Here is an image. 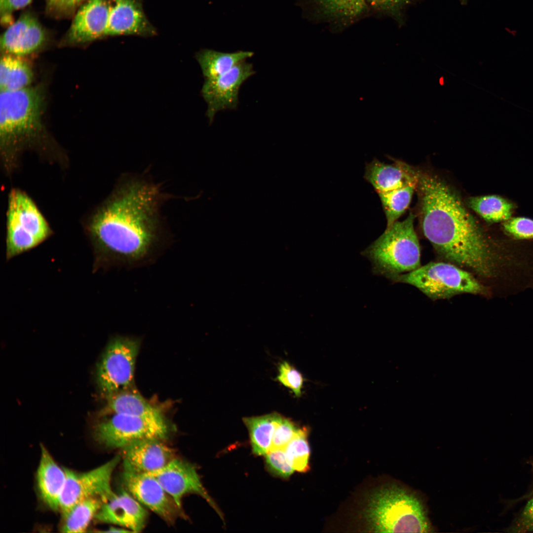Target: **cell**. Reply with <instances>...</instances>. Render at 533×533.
<instances>
[{"instance_id":"ac0fdd59","label":"cell","mask_w":533,"mask_h":533,"mask_svg":"<svg viewBox=\"0 0 533 533\" xmlns=\"http://www.w3.org/2000/svg\"><path fill=\"white\" fill-rule=\"evenodd\" d=\"M44 39V33L38 21L24 14L6 29L1 37L0 46L6 54L21 57L36 51Z\"/></svg>"},{"instance_id":"f35d334b","label":"cell","mask_w":533,"mask_h":533,"mask_svg":"<svg viewBox=\"0 0 533 533\" xmlns=\"http://www.w3.org/2000/svg\"><path fill=\"white\" fill-rule=\"evenodd\" d=\"M440 83H441V84H443V78H441V79H440Z\"/></svg>"},{"instance_id":"f546056e","label":"cell","mask_w":533,"mask_h":533,"mask_svg":"<svg viewBox=\"0 0 533 533\" xmlns=\"http://www.w3.org/2000/svg\"><path fill=\"white\" fill-rule=\"evenodd\" d=\"M501 231L506 237L516 241L533 240V219L524 216H513L501 223Z\"/></svg>"},{"instance_id":"603a6c76","label":"cell","mask_w":533,"mask_h":533,"mask_svg":"<svg viewBox=\"0 0 533 533\" xmlns=\"http://www.w3.org/2000/svg\"><path fill=\"white\" fill-rule=\"evenodd\" d=\"M254 52L239 50L224 52L210 49L198 52L196 59L205 79H213L227 73L239 63L252 57Z\"/></svg>"},{"instance_id":"ba28073f","label":"cell","mask_w":533,"mask_h":533,"mask_svg":"<svg viewBox=\"0 0 533 533\" xmlns=\"http://www.w3.org/2000/svg\"><path fill=\"white\" fill-rule=\"evenodd\" d=\"M140 346L138 339L126 336H117L108 343L97 367V383L107 397L131 388Z\"/></svg>"},{"instance_id":"d590c367","label":"cell","mask_w":533,"mask_h":533,"mask_svg":"<svg viewBox=\"0 0 533 533\" xmlns=\"http://www.w3.org/2000/svg\"><path fill=\"white\" fill-rule=\"evenodd\" d=\"M32 0H0L2 20L7 22L12 12L28 5Z\"/></svg>"},{"instance_id":"7a4b0ae2","label":"cell","mask_w":533,"mask_h":533,"mask_svg":"<svg viewBox=\"0 0 533 533\" xmlns=\"http://www.w3.org/2000/svg\"><path fill=\"white\" fill-rule=\"evenodd\" d=\"M417 187L423 233L442 258L485 279L505 276L517 266L510 239L489 235L445 182L419 174Z\"/></svg>"},{"instance_id":"cb8c5ba5","label":"cell","mask_w":533,"mask_h":533,"mask_svg":"<svg viewBox=\"0 0 533 533\" xmlns=\"http://www.w3.org/2000/svg\"><path fill=\"white\" fill-rule=\"evenodd\" d=\"M468 206L489 224L502 223L513 216L516 204L498 194L472 196L467 200Z\"/></svg>"},{"instance_id":"5b68a950","label":"cell","mask_w":533,"mask_h":533,"mask_svg":"<svg viewBox=\"0 0 533 533\" xmlns=\"http://www.w3.org/2000/svg\"><path fill=\"white\" fill-rule=\"evenodd\" d=\"M391 280L413 286L432 300L487 292L486 288L471 272L448 262H431Z\"/></svg>"},{"instance_id":"5bb4252c","label":"cell","mask_w":533,"mask_h":533,"mask_svg":"<svg viewBox=\"0 0 533 533\" xmlns=\"http://www.w3.org/2000/svg\"><path fill=\"white\" fill-rule=\"evenodd\" d=\"M313 20L343 30L365 16L370 9L366 0H301Z\"/></svg>"},{"instance_id":"6da1fadb","label":"cell","mask_w":533,"mask_h":533,"mask_svg":"<svg viewBox=\"0 0 533 533\" xmlns=\"http://www.w3.org/2000/svg\"><path fill=\"white\" fill-rule=\"evenodd\" d=\"M160 188L142 174L120 177L87 228L94 270L143 266L153 261L166 240L161 208L170 195Z\"/></svg>"},{"instance_id":"4dcf8cb0","label":"cell","mask_w":533,"mask_h":533,"mask_svg":"<svg viewBox=\"0 0 533 533\" xmlns=\"http://www.w3.org/2000/svg\"><path fill=\"white\" fill-rule=\"evenodd\" d=\"M418 0H366L369 9L377 13L389 16L399 24L404 20L403 11L408 5Z\"/></svg>"},{"instance_id":"52a82bcc","label":"cell","mask_w":533,"mask_h":533,"mask_svg":"<svg viewBox=\"0 0 533 533\" xmlns=\"http://www.w3.org/2000/svg\"><path fill=\"white\" fill-rule=\"evenodd\" d=\"M42 95L28 87L0 90V137L4 147L36 134L41 128Z\"/></svg>"},{"instance_id":"8fae6325","label":"cell","mask_w":533,"mask_h":533,"mask_svg":"<svg viewBox=\"0 0 533 533\" xmlns=\"http://www.w3.org/2000/svg\"><path fill=\"white\" fill-rule=\"evenodd\" d=\"M255 73L253 64L244 61L218 77L204 79L201 93L207 104L210 123L218 112L237 109L241 85Z\"/></svg>"},{"instance_id":"7402d4cb","label":"cell","mask_w":533,"mask_h":533,"mask_svg":"<svg viewBox=\"0 0 533 533\" xmlns=\"http://www.w3.org/2000/svg\"><path fill=\"white\" fill-rule=\"evenodd\" d=\"M105 414H123L143 418H165L162 411L148 402L131 388L121 391L108 397Z\"/></svg>"},{"instance_id":"4fadbf2b","label":"cell","mask_w":533,"mask_h":533,"mask_svg":"<svg viewBox=\"0 0 533 533\" xmlns=\"http://www.w3.org/2000/svg\"><path fill=\"white\" fill-rule=\"evenodd\" d=\"M150 474L157 479L180 509L182 510L184 496L195 494L204 498L221 516L203 487L196 469L190 463L175 457L162 468Z\"/></svg>"},{"instance_id":"4316f807","label":"cell","mask_w":533,"mask_h":533,"mask_svg":"<svg viewBox=\"0 0 533 533\" xmlns=\"http://www.w3.org/2000/svg\"><path fill=\"white\" fill-rule=\"evenodd\" d=\"M103 503V501L100 498H91L77 503L63 517L64 522L61 528L62 532H85Z\"/></svg>"},{"instance_id":"2e32d148","label":"cell","mask_w":533,"mask_h":533,"mask_svg":"<svg viewBox=\"0 0 533 533\" xmlns=\"http://www.w3.org/2000/svg\"><path fill=\"white\" fill-rule=\"evenodd\" d=\"M147 517V511L142 504L127 491L122 490L103 503L95 518L99 522L137 533L144 528Z\"/></svg>"},{"instance_id":"e575fe53","label":"cell","mask_w":533,"mask_h":533,"mask_svg":"<svg viewBox=\"0 0 533 533\" xmlns=\"http://www.w3.org/2000/svg\"><path fill=\"white\" fill-rule=\"evenodd\" d=\"M509 531L514 533L533 532V496L528 501Z\"/></svg>"},{"instance_id":"8992f818","label":"cell","mask_w":533,"mask_h":533,"mask_svg":"<svg viewBox=\"0 0 533 533\" xmlns=\"http://www.w3.org/2000/svg\"><path fill=\"white\" fill-rule=\"evenodd\" d=\"M6 218L7 261L36 247L51 235L35 203L19 190H12L9 194Z\"/></svg>"},{"instance_id":"8d00e7d4","label":"cell","mask_w":533,"mask_h":533,"mask_svg":"<svg viewBox=\"0 0 533 533\" xmlns=\"http://www.w3.org/2000/svg\"><path fill=\"white\" fill-rule=\"evenodd\" d=\"M83 0H47L49 5L58 10L71 9Z\"/></svg>"},{"instance_id":"74e56055","label":"cell","mask_w":533,"mask_h":533,"mask_svg":"<svg viewBox=\"0 0 533 533\" xmlns=\"http://www.w3.org/2000/svg\"><path fill=\"white\" fill-rule=\"evenodd\" d=\"M462 4H465L467 3V0H459Z\"/></svg>"},{"instance_id":"277c9868","label":"cell","mask_w":533,"mask_h":533,"mask_svg":"<svg viewBox=\"0 0 533 533\" xmlns=\"http://www.w3.org/2000/svg\"><path fill=\"white\" fill-rule=\"evenodd\" d=\"M415 215L410 213L396 221L361 254L372 265V271L390 279L421 266L420 248L414 228Z\"/></svg>"},{"instance_id":"f1b7e54d","label":"cell","mask_w":533,"mask_h":533,"mask_svg":"<svg viewBox=\"0 0 533 533\" xmlns=\"http://www.w3.org/2000/svg\"><path fill=\"white\" fill-rule=\"evenodd\" d=\"M308 429L299 428L293 438L284 448L287 459L294 469L306 472L309 469L310 448L307 440Z\"/></svg>"},{"instance_id":"3957f363","label":"cell","mask_w":533,"mask_h":533,"mask_svg":"<svg viewBox=\"0 0 533 533\" xmlns=\"http://www.w3.org/2000/svg\"><path fill=\"white\" fill-rule=\"evenodd\" d=\"M365 515L375 532L428 533L431 530L421 501L397 486L382 488L373 494Z\"/></svg>"},{"instance_id":"30bf717a","label":"cell","mask_w":533,"mask_h":533,"mask_svg":"<svg viewBox=\"0 0 533 533\" xmlns=\"http://www.w3.org/2000/svg\"><path fill=\"white\" fill-rule=\"evenodd\" d=\"M117 456L103 465L85 472L64 468L66 482L60 500V509L64 517L77 503L91 498L103 502L115 494L111 487L114 470L120 461Z\"/></svg>"},{"instance_id":"1f68e13d","label":"cell","mask_w":533,"mask_h":533,"mask_svg":"<svg viewBox=\"0 0 533 533\" xmlns=\"http://www.w3.org/2000/svg\"><path fill=\"white\" fill-rule=\"evenodd\" d=\"M268 471L282 478H288L295 471L289 462L284 449L270 450L266 455Z\"/></svg>"},{"instance_id":"83f0119b","label":"cell","mask_w":533,"mask_h":533,"mask_svg":"<svg viewBox=\"0 0 533 533\" xmlns=\"http://www.w3.org/2000/svg\"><path fill=\"white\" fill-rule=\"evenodd\" d=\"M418 183L378 193L386 217V228L397 221L408 207Z\"/></svg>"},{"instance_id":"ffe728a7","label":"cell","mask_w":533,"mask_h":533,"mask_svg":"<svg viewBox=\"0 0 533 533\" xmlns=\"http://www.w3.org/2000/svg\"><path fill=\"white\" fill-rule=\"evenodd\" d=\"M419 175L404 162L386 164L374 159L366 165L364 178L379 193L418 183Z\"/></svg>"},{"instance_id":"d6a6232c","label":"cell","mask_w":533,"mask_h":533,"mask_svg":"<svg viewBox=\"0 0 533 533\" xmlns=\"http://www.w3.org/2000/svg\"><path fill=\"white\" fill-rule=\"evenodd\" d=\"M278 370L277 380L291 389L296 396H300L304 382L302 374L286 361L280 364Z\"/></svg>"},{"instance_id":"836d02e7","label":"cell","mask_w":533,"mask_h":533,"mask_svg":"<svg viewBox=\"0 0 533 533\" xmlns=\"http://www.w3.org/2000/svg\"><path fill=\"white\" fill-rule=\"evenodd\" d=\"M298 429L291 420L282 417L275 429L270 450L284 449Z\"/></svg>"},{"instance_id":"e0dca14e","label":"cell","mask_w":533,"mask_h":533,"mask_svg":"<svg viewBox=\"0 0 533 533\" xmlns=\"http://www.w3.org/2000/svg\"><path fill=\"white\" fill-rule=\"evenodd\" d=\"M110 7L107 0H88L74 19L69 34L70 40L85 42L106 35Z\"/></svg>"},{"instance_id":"d4e9b609","label":"cell","mask_w":533,"mask_h":533,"mask_svg":"<svg viewBox=\"0 0 533 533\" xmlns=\"http://www.w3.org/2000/svg\"><path fill=\"white\" fill-rule=\"evenodd\" d=\"M282 418L280 414L274 413L243 419L249 433L254 454L265 455L269 451L275 429Z\"/></svg>"},{"instance_id":"484cf974","label":"cell","mask_w":533,"mask_h":533,"mask_svg":"<svg viewBox=\"0 0 533 533\" xmlns=\"http://www.w3.org/2000/svg\"><path fill=\"white\" fill-rule=\"evenodd\" d=\"M33 74L29 65L21 57L4 54L0 62V90L12 91L30 86Z\"/></svg>"},{"instance_id":"9c48e42d","label":"cell","mask_w":533,"mask_h":533,"mask_svg":"<svg viewBox=\"0 0 533 533\" xmlns=\"http://www.w3.org/2000/svg\"><path fill=\"white\" fill-rule=\"evenodd\" d=\"M95 427V438L108 448L122 449L146 439H165L170 428L165 418L154 419L123 414H112Z\"/></svg>"},{"instance_id":"7c38bea8","label":"cell","mask_w":533,"mask_h":533,"mask_svg":"<svg viewBox=\"0 0 533 533\" xmlns=\"http://www.w3.org/2000/svg\"><path fill=\"white\" fill-rule=\"evenodd\" d=\"M122 479L131 495L168 524L183 517L182 510L151 474L124 471Z\"/></svg>"},{"instance_id":"d6986e66","label":"cell","mask_w":533,"mask_h":533,"mask_svg":"<svg viewBox=\"0 0 533 533\" xmlns=\"http://www.w3.org/2000/svg\"><path fill=\"white\" fill-rule=\"evenodd\" d=\"M153 33L137 0H112L106 35H147Z\"/></svg>"},{"instance_id":"9a60e30c","label":"cell","mask_w":533,"mask_h":533,"mask_svg":"<svg viewBox=\"0 0 533 533\" xmlns=\"http://www.w3.org/2000/svg\"><path fill=\"white\" fill-rule=\"evenodd\" d=\"M159 439H146L122 448L123 470L152 473L162 468L175 458L173 450Z\"/></svg>"},{"instance_id":"44dd1931","label":"cell","mask_w":533,"mask_h":533,"mask_svg":"<svg viewBox=\"0 0 533 533\" xmlns=\"http://www.w3.org/2000/svg\"><path fill=\"white\" fill-rule=\"evenodd\" d=\"M66 473L55 461L49 452L41 446V455L37 479L41 498L54 511L60 509V500L65 482Z\"/></svg>"}]
</instances>
